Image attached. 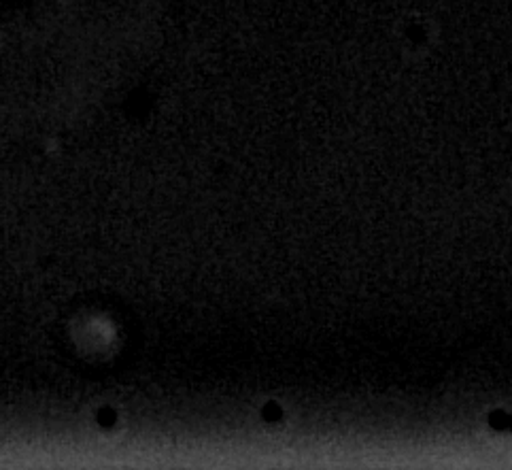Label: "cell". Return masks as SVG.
<instances>
[{
    "label": "cell",
    "mask_w": 512,
    "mask_h": 470,
    "mask_svg": "<svg viewBox=\"0 0 512 470\" xmlns=\"http://www.w3.org/2000/svg\"><path fill=\"white\" fill-rule=\"evenodd\" d=\"M272 415H275V417H279V415H281V411H279V407H272V405H270V407H268V409H266V417H268V419H270V417H272Z\"/></svg>",
    "instance_id": "cell-1"
}]
</instances>
